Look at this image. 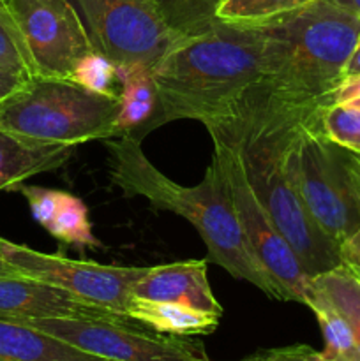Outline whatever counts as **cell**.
<instances>
[{
    "instance_id": "cell-1",
    "label": "cell",
    "mask_w": 360,
    "mask_h": 361,
    "mask_svg": "<svg viewBox=\"0 0 360 361\" xmlns=\"http://www.w3.org/2000/svg\"><path fill=\"white\" fill-rule=\"evenodd\" d=\"M263 32L217 21L203 34L182 37L155 66L157 111L152 129L173 120L205 127L229 120L261 78Z\"/></svg>"
},
{
    "instance_id": "cell-2",
    "label": "cell",
    "mask_w": 360,
    "mask_h": 361,
    "mask_svg": "<svg viewBox=\"0 0 360 361\" xmlns=\"http://www.w3.org/2000/svg\"><path fill=\"white\" fill-rule=\"evenodd\" d=\"M260 28L261 78L253 90L304 115L330 106L359 39L360 16L330 0H314Z\"/></svg>"
},
{
    "instance_id": "cell-3",
    "label": "cell",
    "mask_w": 360,
    "mask_h": 361,
    "mask_svg": "<svg viewBox=\"0 0 360 361\" xmlns=\"http://www.w3.org/2000/svg\"><path fill=\"white\" fill-rule=\"evenodd\" d=\"M109 150V180L127 196H140L155 210L184 217L207 245L210 259L233 279L256 286L270 298L284 296L251 249L233 210L221 169L212 159L203 180L196 185H180L159 171L134 136L106 140Z\"/></svg>"
},
{
    "instance_id": "cell-4",
    "label": "cell",
    "mask_w": 360,
    "mask_h": 361,
    "mask_svg": "<svg viewBox=\"0 0 360 361\" xmlns=\"http://www.w3.org/2000/svg\"><path fill=\"white\" fill-rule=\"evenodd\" d=\"M311 115L289 111L251 90L232 118L207 126V130H217L239 143L247 180L258 200L304 270L316 277L341 264L339 245L318 228L286 171L293 133Z\"/></svg>"
},
{
    "instance_id": "cell-5",
    "label": "cell",
    "mask_w": 360,
    "mask_h": 361,
    "mask_svg": "<svg viewBox=\"0 0 360 361\" xmlns=\"http://www.w3.org/2000/svg\"><path fill=\"white\" fill-rule=\"evenodd\" d=\"M120 97L95 94L67 78L34 76L0 104V127L44 147L115 137Z\"/></svg>"
},
{
    "instance_id": "cell-6",
    "label": "cell",
    "mask_w": 360,
    "mask_h": 361,
    "mask_svg": "<svg viewBox=\"0 0 360 361\" xmlns=\"http://www.w3.org/2000/svg\"><path fill=\"white\" fill-rule=\"evenodd\" d=\"M321 111L313 113L293 133L286 152V171L318 228L341 247L360 228V204L346 171L342 148L320 130Z\"/></svg>"
},
{
    "instance_id": "cell-7",
    "label": "cell",
    "mask_w": 360,
    "mask_h": 361,
    "mask_svg": "<svg viewBox=\"0 0 360 361\" xmlns=\"http://www.w3.org/2000/svg\"><path fill=\"white\" fill-rule=\"evenodd\" d=\"M208 134L214 143L212 159L217 162L221 169L233 210L251 249L279 286L284 302H296L306 305L313 277L304 270L295 250L286 242L251 187L239 143L217 130H208Z\"/></svg>"
},
{
    "instance_id": "cell-8",
    "label": "cell",
    "mask_w": 360,
    "mask_h": 361,
    "mask_svg": "<svg viewBox=\"0 0 360 361\" xmlns=\"http://www.w3.org/2000/svg\"><path fill=\"white\" fill-rule=\"evenodd\" d=\"M85 18L95 51L116 66L155 69L180 41L166 25L155 0H74Z\"/></svg>"
},
{
    "instance_id": "cell-9",
    "label": "cell",
    "mask_w": 360,
    "mask_h": 361,
    "mask_svg": "<svg viewBox=\"0 0 360 361\" xmlns=\"http://www.w3.org/2000/svg\"><path fill=\"white\" fill-rule=\"evenodd\" d=\"M25 324L109 361H212L201 342L152 334L140 323L53 317L25 321Z\"/></svg>"
},
{
    "instance_id": "cell-10",
    "label": "cell",
    "mask_w": 360,
    "mask_h": 361,
    "mask_svg": "<svg viewBox=\"0 0 360 361\" xmlns=\"http://www.w3.org/2000/svg\"><path fill=\"white\" fill-rule=\"evenodd\" d=\"M0 257L21 277L64 289L81 300L127 316L133 286L148 267H113L44 254L0 238ZM129 317V316H127Z\"/></svg>"
},
{
    "instance_id": "cell-11",
    "label": "cell",
    "mask_w": 360,
    "mask_h": 361,
    "mask_svg": "<svg viewBox=\"0 0 360 361\" xmlns=\"http://www.w3.org/2000/svg\"><path fill=\"white\" fill-rule=\"evenodd\" d=\"M34 60L37 76L71 80L95 51L85 21L69 0H7Z\"/></svg>"
},
{
    "instance_id": "cell-12",
    "label": "cell",
    "mask_w": 360,
    "mask_h": 361,
    "mask_svg": "<svg viewBox=\"0 0 360 361\" xmlns=\"http://www.w3.org/2000/svg\"><path fill=\"white\" fill-rule=\"evenodd\" d=\"M78 317L116 323H136L131 317L102 309L64 289L28 277H0V319L25 321Z\"/></svg>"
},
{
    "instance_id": "cell-13",
    "label": "cell",
    "mask_w": 360,
    "mask_h": 361,
    "mask_svg": "<svg viewBox=\"0 0 360 361\" xmlns=\"http://www.w3.org/2000/svg\"><path fill=\"white\" fill-rule=\"evenodd\" d=\"M208 259H189L148 267L134 282L131 295L154 302H172L222 316L207 275Z\"/></svg>"
},
{
    "instance_id": "cell-14",
    "label": "cell",
    "mask_w": 360,
    "mask_h": 361,
    "mask_svg": "<svg viewBox=\"0 0 360 361\" xmlns=\"http://www.w3.org/2000/svg\"><path fill=\"white\" fill-rule=\"evenodd\" d=\"M0 361H109L18 321L0 319Z\"/></svg>"
},
{
    "instance_id": "cell-15",
    "label": "cell",
    "mask_w": 360,
    "mask_h": 361,
    "mask_svg": "<svg viewBox=\"0 0 360 361\" xmlns=\"http://www.w3.org/2000/svg\"><path fill=\"white\" fill-rule=\"evenodd\" d=\"M74 147H44L23 141L0 127V190L16 189L23 180L66 164Z\"/></svg>"
},
{
    "instance_id": "cell-16",
    "label": "cell",
    "mask_w": 360,
    "mask_h": 361,
    "mask_svg": "<svg viewBox=\"0 0 360 361\" xmlns=\"http://www.w3.org/2000/svg\"><path fill=\"white\" fill-rule=\"evenodd\" d=\"M127 316L152 331L175 337L210 335L217 330L221 316L205 310L193 309L182 303L154 302L131 296Z\"/></svg>"
},
{
    "instance_id": "cell-17",
    "label": "cell",
    "mask_w": 360,
    "mask_h": 361,
    "mask_svg": "<svg viewBox=\"0 0 360 361\" xmlns=\"http://www.w3.org/2000/svg\"><path fill=\"white\" fill-rule=\"evenodd\" d=\"M120 111L115 122V137H141L148 133V123L157 111V85L154 71L129 67L119 71Z\"/></svg>"
},
{
    "instance_id": "cell-18",
    "label": "cell",
    "mask_w": 360,
    "mask_h": 361,
    "mask_svg": "<svg viewBox=\"0 0 360 361\" xmlns=\"http://www.w3.org/2000/svg\"><path fill=\"white\" fill-rule=\"evenodd\" d=\"M306 307L314 312L323 334L325 349L320 353V361H360V344L353 326L344 314L320 289L314 288L313 281Z\"/></svg>"
},
{
    "instance_id": "cell-19",
    "label": "cell",
    "mask_w": 360,
    "mask_h": 361,
    "mask_svg": "<svg viewBox=\"0 0 360 361\" xmlns=\"http://www.w3.org/2000/svg\"><path fill=\"white\" fill-rule=\"evenodd\" d=\"M313 2L314 0H222L217 9V20L239 27H263Z\"/></svg>"
},
{
    "instance_id": "cell-20",
    "label": "cell",
    "mask_w": 360,
    "mask_h": 361,
    "mask_svg": "<svg viewBox=\"0 0 360 361\" xmlns=\"http://www.w3.org/2000/svg\"><path fill=\"white\" fill-rule=\"evenodd\" d=\"M222 0H155L162 20L180 37L203 34L217 23Z\"/></svg>"
},
{
    "instance_id": "cell-21",
    "label": "cell",
    "mask_w": 360,
    "mask_h": 361,
    "mask_svg": "<svg viewBox=\"0 0 360 361\" xmlns=\"http://www.w3.org/2000/svg\"><path fill=\"white\" fill-rule=\"evenodd\" d=\"M48 233L66 245L97 247V238L92 233L88 208L80 197L69 192L60 194V204Z\"/></svg>"
},
{
    "instance_id": "cell-22",
    "label": "cell",
    "mask_w": 360,
    "mask_h": 361,
    "mask_svg": "<svg viewBox=\"0 0 360 361\" xmlns=\"http://www.w3.org/2000/svg\"><path fill=\"white\" fill-rule=\"evenodd\" d=\"M313 286L344 314L360 344V282L342 264H339L313 277Z\"/></svg>"
},
{
    "instance_id": "cell-23",
    "label": "cell",
    "mask_w": 360,
    "mask_h": 361,
    "mask_svg": "<svg viewBox=\"0 0 360 361\" xmlns=\"http://www.w3.org/2000/svg\"><path fill=\"white\" fill-rule=\"evenodd\" d=\"M0 67L23 78L37 76L34 60L7 0H0Z\"/></svg>"
},
{
    "instance_id": "cell-24",
    "label": "cell",
    "mask_w": 360,
    "mask_h": 361,
    "mask_svg": "<svg viewBox=\"0 0 360 361\" xmlns=\"http://www.w3.org/2000/svg\"><path fill=\"white\" fill-rule=\"evenodd\" d=\"M320 130L337 147L360 154V108L356 106H327L321 111Z\"/></svg>"
},
{
    "instance_id": "cell-25",
    "label": "cell",
    "mask_w": 360,
    "mask_h": 361,
    "mask_svg": "<svg viewBox=\"0 0 360 361\" xmlns=\"http://www.w3.org/2000/svg\"><path fill=\"white\" fill-rule=\"evenodd\" d=\"M71 80L95 94L120 97V90L116 88V83H120L116 66L99 51L85 56L74 69Z\"/></svg>"
},
{
    "instance_id": "cell-26",
    "label": "cell",
    "mask_w": 360,
    "mask_h": 361,
    "mask_svg": "<svg viewBox=\"0 0 360 361\" xmlns=\"http://www.w3.org/2000/svg\"><path fill=\"white\" fill-rule=\"evenodd\" d=\"M16 189L20 190V192L23 194L25 200H27L35 221L48 231L53 219H55L56 210H59L60 194H62V190L46 189V187L37 185H21V183Z\"/></svg>"
},
{
    "instance_id": "cell-27",
    "label": "cell",
    "mask_w": 360,
    "mask_h": 361,
    "mask_svg": "<svg viewBox=\"0 0 360 361\" xmlns=\"http://www.w3.org/2000/svg\"><path fill=\"white\" fill-rule=\"evenodd\" d=\"M239 361H320V353L314 351L311 345L295 344L284 345V348L263 349V351H258Z\"/></svg>"
},
{
    "instance_id": "cell-28",
    "label": "cell",
    "mask_w": 360,
    "mask_h": 361,
    "mask_svg": "<svg viewBox=\"0 0 360 361\" xmlns=\"http://www.w3.org/2000/svg\"><path fill=\"white\" fill-rule=\"evenodd\" d=\"M341 264L360 282V228L339 247Z\"/></svg>"
},
{
    "instance_id": "cell-29",
    "label": "cell",
    "mask_w": 360,
    "mask_h": 361,
    "mask_svg": "<svg viewBox=\"0 0 360 361\" xmlns=\"http://www.w3.org/2000/svg\"><path fill=\"white\" fill-rule=\"evenodd\" d=\"M332 104H352L360 108V76L344 78L332 95Z\"/></svg>"
},
{
    "instance_id": "cell-30",
    "label": "cell",
    "mask_w": 360,
    "mask_h": 361,
    "mask_svg": "<svg viewBox=\"0 0 360 361\" xmlns=\"http://www.w3.org/2000/svg\"><path fill=\"white\" fill-rule=\"evenodd\" d=\"M27 80H30V78H23L20 76V74L9 73V71L0 67V104H2L7 97H11L14 92L20 90Z\"/></svg>"
},
{
    "instance_id": "cell-31",
    "label": "cell",
    "mask_w": 360,
    "mask_h": 361,
    "mask_svg": "<svg viewBox=\"0 0 360 361\" xmlns=\"http://www.w3.org/2000/svg\"><path fill=\"white\" fill-rule=\"evenodd\" d=\"M342 157H344L346 171H348L353 192H355L356 201L360 204V154H353V152L342 148Z\"/></svg>"
},
{
    "instance_id": "cell-32",
    "label": "cell",
    "mask_w": 360,
    "mask_h": 361,
    "mask_svg": "<svg viewBox=\"0 0 360 361\" xmlns=\"http://www.w3.org/2000/svg\"><path fill=\"white\" fill-rule=\"evenodd\" d=\"M352 76H360V34L359 39H356V44L353 48L352 55H349L348 63L344 67V78H352ZM342 78V80H344Z\"/></svg>"
},
{
    "instance_id": "cell-33",
    "label": "cell",
    "mask_w": 360,
    "mask_h": 361,
    "mask_svg": "<svg viewBox=\"0 0 360 361\" xmlns=\"http://www.w3.org/2000/svg\"><path fill=\"white\" fill-rule=\"evenodd\" d=\"M330 2L342 7V9L349 11V13L356 14V16H360V0H330Z\"/></svg>"
},
{
    "instance_id": "cell-34",
    "label": "cell",
    "mask_w": 360,
    "mask_h": 361,
    "mask_svg": "<svg viewBox=\"0 0 360 361\" xmlns=\"http://www.w3.org/2000/svg\"><path fill=\"white\" fill-rule=\"evenodd\" d=\"M18 275L20 274H18L9 263H6V261L0 257V277H18Z\"/></svg>"
}]
</instances>
